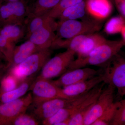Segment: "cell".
Wrapping results in <instances>:
<instances>
[{
    "label": "cell",
    "instance_id": "obj_1",
    "mask_svg": "<svg viewBox=\"0 0 125 125\" xmlns=\"http://www.w3.org/2000/svg\"><path fill=\"white\" fill-rule=\"evenodd\" d=\"M124 45L125 42L123 40H107L87 56L74 60L67 71L85 67L87 66H103L119 53Z\"/></svg>",
    "mask_w": 125,
    "mask_h": 125
},
{
    "label": "cell",
    "instance_id": "obj_2",
    "mask_svg": "<svg viewBox=\"0 0 125 125\" xmlns=\"http://www.w3.org/2000/svg\"><path fill=\"white\" fill-rule=\"evenodd\" d=\"M98 21L67 20L59 21L57 27L56 39H69L83 34L94 33L101 30Z\"/></svg>",
    "mask_w": 125,
    "mask_h": 125
},
{
    "label": "cell",
    "instance_id": "obj_3",
    "mask_svg": "<svg viewBox=\"0 0 125 125\" xmlns=\"http://www.w3.org/2000/svg\"><path fill=\"white\" fill-rule=\"evenodd\" d=\"M51 55L50 48L42 49L32 54L20 64L9 69L8 72L23 81L41 70Z\"/></svg>",
    "mask_w": 125,
    "mask_h": 125
},
{
    "label": "cell",
    "instance_id": "obj_4",
    "mask_svg": "<svg viewBox=\"0 0 125 125\" xmlns=\"http://www.w3.org/2000/svg\"><path fill=\"white\" fill-rule=\"evenodd\" d=\"M103 66L104 82L113 86L119 97L125 89V58L118 53Z\"/></svg>",
    "mask_w": 125,
    "mask_h": 125
},
{
    "label": "cell",
    "instance_id": "obj_5",
    "mask_svg": "<svg viewBox=\"0 0 125 125\" xmlns=\"http://www.w3.org/2000/svg\"><path fill=\"white\" fill-rule=\"evenodd\" d=\"M30 12L24 0L3 2L0 6V26L9 24L24 25Z\"/></svg>",
    "mask_w": 125,
    "mask_h": 125
},
{
    "label": "cell",
    "instance_id": "obj_6",
    "mask_svg": "<svg viewBox=\"0 0 125 125\" xmlns=\"http://www.w3.org/2000/svg\"><path fill=\"white\" fill-rule=\"evenodd\" d=\"M75 52L67 49L51 57L41 70L38 77L50 80L61 76L67 71L70 65L74 60Z\"/></svg>",
    "mask_w": 125,
    "mask_h": 125
},
{
    "label": "cell",
    "instance_id": "obj_7",
    "mask_svg": "<svg viewBox=\"0 0 125 125\" xmlns=\"http://www.w3.org/2000/svg\"><path fill=\"white\" fill-rule=\"evenodd\" d=\"M29 90L32 92V104H37L56 98H69L63 93L62 88L56 85L52 80L37 77L33 81Z\"/></svg>",
    "mask_w": 125,
    "mask_h": 125
},
{
    "label": "cell",
    "instance_id": "obj_8",
    "mask_svg": "<svg viewBox=\"0 0 125 125\" xmlns=\"http://www.w3.org/2000/svg\"><path fill=\"white\" fill-rule=\"evenodd\" d=\"M33 102L32 93L14 101L0 104V125H10L14 119L25 113Z\"/></svg>",
    "mask_w": 125,
    "mask_h": 125
},
{
    "label": "cell",
    "instance_id": "obj_9",
    "mask_svg": "<svg viewBox=\"0 0 125 125\" xmlns=\"http://www.w3.org/2000/svg\"><path fill=\"white\" fill-rule=\"evenodd\" d=\"M107 85L85 117L83 125H92L115 102V88L110 84Z\"/></svg>",
    "mask_w": 125,
    "mask_h": 125
},
{
    "label": "cell",
    "instance_id": "obj_10",
    "mask_svg": "<svg viewBox=\"0 0 125 125\" xmlns=\"http://www.w3.org/2000/svg\"><path fill=\"white\" fill-rule=\"evenodd\" d=\"M77 97L69 98H54L33 104L34 116L37 119L44 120L53 116L60 109L69 105Z\"/></svg>",
    "mask_w": 125,
    "mask_h": 125
},
{
    "label": "cell",
    "instance_id": "obj_11",
    "mask_svg": "<svg viewBox=\"0 0 125 125\" xmlns=\"http://www.w3.org/2000/svg\"><path fill=\"white\" fill-rule=\"evenodd\" d=\"M100 71L89 67H83L66 72L52 82L58 87H63L77 83L99 74Z\"/></svg>",
    "mask_w": 125,
    "mask_h": 125
},
{
    "label": "cell",
    "instance_id": "obj_12",
    "mask_svg": "<svg viewBox=\"0 0 125 125\" xmlns=\"http://www.w3.org/2000/svg\"><path fill=\"white\" fill-rule=\"evenodd\" d=\"M106 83L103 82L94 87L91 91L88 96L82 102L77 111L71 117L69 125H83L84 121Z\"/></svg>",
    "mask_w": 125,
    "mask_h": 125
},
{
    "label": "cell",
    "instance_id": "obj_13",
    "mask_svg": "<svg viewBox=\"0 0 125 125\" xmlns=\"http://www.w3.org/2000/svg\"><path fill=\"white\" fill-rule=\"evenodd\" d=\"M57 24L56 22L43 27L32 33L27 39L41 49L50 48L56 39L55 32Z\"/></svg>",
    "mask_w": 125,
    "mask_h": 125
},
{
    "label": "cell",
    "instance_id": "obj_14",
    "mask_svg": "<svg viewBox=\"0 0 125 125\" xmlns=\"http://www.w3.org/2000/svg\"><path fill=\"white\" fill-rule=\"evenodd\" d=\"M104 81L103 75L100 74L87 80L63 87L62 91L68 97H74L89 92Z\"/></svg>",
    "mask_w": 125,
    "mask_h": 125
},
{
    "label": "cell",
    "instance_id": "obj_15",
    "mask_svg": "<svg viewBox=\"0 0 125 125\" xmlns=\"http://www.w3.org/2000/svg\"><path fill=\"white\" fill-rule=\"evenodd\" d=\"M112 5L109 0H87L85 10L97 21L104 20L111 14Z\"/></svg>",
    "mask_w": 125,
    "mask_h": 125
},
{
    "label": "cell",
    "instance_id": "obj_16",
    "mask_svg": "<svg viewBox=\"0 0 125 125\" xmlns=\"http://www.w3.org/2000/svg\"><path fill=\"white\" fill-rule=\"evenodd\" d=\"M41 50L42 49L29 40L19 46H15L9 70L20 64L32 54Z\"/></svg>",
    "mask_w": 125,
    "mask_h": 125
},
{
    "label": "cell",
    "instance_id": "obj_17",
    "mask_svg": "<svg viewBox=\"0 0 125 125\" xmlns=\"http://www.w3.org/2000/svg\"><path fill=\"white\" fill-rule=\"evenodd\" d=\"M106 40L103 36L96 33L86 34L76 52L77 58L87 56Z\"/></svg>",
    "mask_w": 125,
    "mask_h": 125
},
{
    "label": "cell",
    "instance_id": "obj_18",
    "mask_svg": "<svg viewBox=\"0 0 125 125\" xmlns=\"http://www.w3.org/2000/svg\"><path fill=\"white\" fill-rule=\"evenodd\" d=\"M34 79V76L28 77L14 89L4 93H1V103L14 101L24 96L29 90L30 86Z\"/></svg>",
    "mask_w": 125,
    "mask_h": 125
},
{
    "label": "cell",
    "instance_id": "obj_19",
    "mask_svg": "<svg viewBox=\"0 0 125 125\" xmlns=\"http://www.w3.org/2000/svg\"><path fill=\"white\" fill-rule=\"evenodd\" d=\"M55 19L49 16L47 14L42 15L29 17L27 20V26L26 29L27 38L34 31L48 25L56 22Z\"/></svg>",
    "mask_w": 125,
    "mask_h": 125
},
{
    "label": "cell",
    "instance_id": "obj_20",
    "mask_svg": "<svg viewBox=\"0 0 125 125\" xmlns=\"http://www.w3.org/2000/svg\"><path fill=\"white\" fill-rule=\"evenodd\" d=\"M24 26L9 24L0 26V34L16 43L24 36L26 31Z\"/></svg>",
    "mask_w": 125,
    "mask_h": 125
},
{
    "label": "cell",
    "instance_id": "obj_21",
    "mask_svg": "<svg viewBox=\"0 0 125 125\" xmlns=\"http://www.w3.org/2000/svg\"><path fill=\"white\" fill-rule=\"evenodd\" d=\"M85 11V2L83 1L64 10L58 19L59 21L67 20H77L83 18L84 15Z\"/></svg>",
    "mask_w": 125,
    "mask_h": 125
},
{
    "label": "cell",
    "instance_id": "obj_22",
    "mask_svg": "<svg viewBox=\"0 0 125 125\" xmlns=\"http://www.w3.org/2000/svg\"><path fill=\"white\" fill-rule=\"evenodd\" d=\"M60 0H36L30 12L28 18L47 14L50 10L57 5Z\"/></svg>",
    "mask_w": 125,
    "mask_h": 125
},
{
    "label": "cell",
    "instance_id": "obj_23",
    "mask_svg": "<svg viewBox=\"0 0 125 125\" xmlns=\"http://www.w3.org/2000/svg\"><path fill=\"white\" fill-rule=\"evenodd\" d=\"M22 82L8 72L0 82V93H4L14 89Z\"/></svg>",
    "mask_w": 125,
    "mask_h": 125
},
{
    "label": "cell",
    "instance_id": "obj_24",
    "mask_svg": "<svg viewBox=\"0 0 125 125\" xmlns=\"http://www.w3.org/2000/svg\"><path fill=\"white\" fill-rule=\"evenodd\" d=\"M119 104L120 101L114 102L92 125H110Z\"/></svg>",
    "mask_w": 125,
    "mask_h": 125
},
{
    "label": "cell",
    "instance_id": "obj_25",
    "mask_svg": "<svg viewBox=\"0 0 125 125\" xmlns=\"http://www.w3.org/2000/svg\"><path fill=\"white\" fill-rule=\"evenodd\" d=\"M15 44L0 34V51L6 58L9 68L12 61Z\"/></svg>",
    "mask_w": 125,
    "mask_h": 125
},
{
    "label": "cell",
    "instance_id": "obj_26",
    "mask_svg": "<svg viewBox=\"0 0 125 125\" xmlns=\"http://www.w3.org/2000/svg\"><path fill=\"white\" fill-rule=\"evenodd\" d=\"M125 24V20L121 16L113 17L108 21L105 25V32L109 34L120 33Z\"/></svg>",
    "mask_w": 125,
    "mask_h": 125
},
{
    "label": "cell",
    "instance_id": "obj_27",
    "mask_svg": "<svg viewBox=\"0 0 125 125\" xmlns=\"http://www.w3.org/2000/svg\"><path fill=\"white\" fill-rule=\"evenodd\" d=\"M83 0H61L56 6L47 13V14L54 19H58L62 11L66 9L80 3Z\"/></svg>",
    "mask_w": 125,
    "mask_h": 125
},
{
    "label": "cell",
    "instance_id": "obj_28",
    "mask_svg": "<svg viewBox=\"0 0 125 125\" xmlns=\"http://www.w3.org/2000/svg\"><path fill=\"white\" fill-rule=\"evenodd\" d=\"M39 122L34 116L25 113L21 114L14 119L11 122V125H37Z\"/></svg>",
    "mask_w": 125,
    "mask_h": 125
},
{
    "label": "cell",
    "instance_id": "obj_29",
    "mask_svg": "<svg viewBox=\"0 0 125 125\" xmlns=\"http://www.w3.org/2000/svg\"><path fill=\"white\" fill-rule=\"evenodd\" d=\"M119 101V106L110 125H125V98Z\"/></svg>",
    "mask_w": 125,
    "mask_h": 125
},
{
    "label": "cell",
    "instance_id": "obj_30",
    "mask_svg": "<svg viewBox=\"0 0 125 125\" xmlns=\"http://www.w3.org/2000/svg\"><path fill=\"white\" fill-rule=\"evenodd\" d=\"M121 16L125 20V0H114Z\"/></svg>",
    "mask_w": 125,
    "mask_h": 125
},
{
    "label": "cell",
    "instance_id": "obj_31",
    "mask_svg": "<svg viewBox=\"0 0 125 125\" xmlns=\"http://www.w3.org/2000/svg\"><path fill=\"white\" fill-rule=\"evenodd\" d=\"M0 62V82L3 77L9 71V68L7 64H4Z\"/></svg>",
    "mask_w": 125,
    "mask_h": 125
},
{
    "label": "cell",
    "instance_id": "obj_32",
    "mask_svg": "<svg viewBox=\"0 0 125 125\" xmlns=\"http://www.w3.org/2000/svg\"><path fill=\"white\" fill-rule=\"evenodd\" d=\"M120 33L121 34L122 37V40H123L125 42V24L122 28V29Z\"/></svg>",
    "mask_w": 125,
    "mask_h": 125
},
{
    "label": "cell",
    "instance_id": "obj_33",
    "mask_svg": "<svg viewBox=\"0 0 125 125\" xmlns=\"http://www.w3.org/2000/svg\"><path fill=\"white\" fill-rule=\"evenodd\" d=\"M4 61L7 62L6 58L5 56L3 55V54L1 53V52L0 51V62H1L2 61Z\"/></svg>",
    "mask_w": 125,
    "mask_h": 125
},
{
    "label": "cell",
    "instance_id": "obj_34",
    "mask_svg": "<svg viewBox=\"0 0 125 125\" xmlns=\"http://www.w3.org/2000/svg\"><path fill=\"white\" fill-rule=\"evenodd\" d=\"M3 2H12V1H18L21 0H2Z\"/></svg>",
    "mask_w": 125,
    "mask_h": 125
},
{
    "label": "cell",
    "instance_id": "obj_35",
    "mask_svg": "<svg viewBox=\"0 0 125 125\" xmlns=\"http://www.w3.org/2000/svg\"><path fill=\"white\" fill-rule=\"evenodd\" d=\"M124 96H125V89L122 92V93L119 96V97H121L122 98H123Z\"/></svg>",
    "mask_w": 125,
    "mask_h": 125
},
{
    "label": "cell",
    "instance_id": "obj_36",
    "mask_svg": "<svg viewBox=\"0 0 125 125\" xmlns=\"http://www.w3.org/2000/svg\"><path fill=\"white\" fill-rule=\"evenodd\" d=\"M3 2V1L2 0H0V5H1Z\"/></svg>",
    "mask_w": 125,
    "mask_h": 125
},
{
    "label": "cell",
    "instance_id": "obj_37",
    "mask_svg": "<svg viewBox=\"0 0 125 125\" xmlns=\"http://www.w3.org/2000/svg\"><path fill=\"white\" fill-rule=\"evenodd\" d=\"M124 46L125 47V45H124Z\"/></svg>",
    "mask_w": 125,
    "mask_h": 125
},
{
    "label": "cell",
    "instance_id": "obj_38",
    "mask_svg": "<svg viewBox=\"0 0 125 125\" xmlns=\"http://www.w3.org/2000/svg\"><path fill=\"white\" fill-rule=\"evenodd\" d=\"M1 96V93H0V97Z\"/></svg>",
    "mask_w": 125,
    "mask_h": 125
},
{
    "label": "cell",
    "instance_id": "obj_39",
    "mask_svg": "<svg viewBox=\"0 0 125 125\" xmlns=\"http://www.w3.org/2000/svg\"></svg>",
    "mask_w": 125,
    "mask_h": 125
}]
</instances>
